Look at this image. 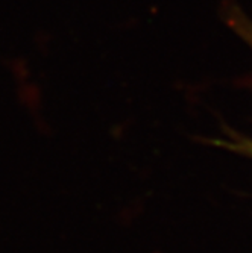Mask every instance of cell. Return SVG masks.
Here are the masks:
<instances>
[{"label":"cell","instance_id":"6da1fadb","mask_svg":"<svg viewBox=\"0 0 252 253\" xmlns=\"http://www.w3.org/2000/svg\"><path fill=\"white\" fill-rule=\"evenodd\" d=\"M243 147H245L246 150H249V152H252V144H245Z\"/></svg>","mask_w":252,"mask_h":253}]
</instances>
